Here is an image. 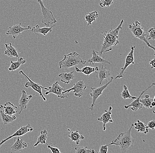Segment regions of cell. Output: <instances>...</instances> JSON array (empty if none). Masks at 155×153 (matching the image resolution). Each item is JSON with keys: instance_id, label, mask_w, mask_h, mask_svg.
Masks as SVG:
<instances>
[{"instance_id": "cell-1", "label": "cell", "mask_w": 155, "mask_h": 153, "mask_svg": "<svg viewBox=\"0 0 155 153\" xmlns=\"http://www.w3.org/2000/svg\"><path fill=\"white\" fill-rule=\"evenodd\" d=\"M124 20H121L119 26L116 28L108 30L105 32V34L101 32L103 38H104L103 42L102 45L101 49L100 54L102 55V54H105L106 52L111 51L113 46H116L117 45L120 43L118 41L119 32L122 29V25L124 23Z\"/></svg>"}, {"instance_id": "cell-2", "label": "cell", "mask_w": 155, "mask_h": 153, "mask_svg": "<svg viewBox=\"0 0 155 153\" xmlns=\"http://www.w3.org/2000/svg\"><path fill=\"white\" fill-rule=\"evenodd\" d=\"M133 125L132 124L130 128L127 131L120 134L114 141H112L110 144H108V146L115 145L119 146L121 152L123 153H126L127 150L130 149L133 146L134 142V139L131 135Z\"/></svg>"}, {"instance_id": "cell-3", "label": "cell", "mask_w": 155, "mask_h": 153, "mask_svg": "<svg viewBox=\"0 0 155 153\" xmlns=\"http://www.w3.org/2000/svg\"><path fill=\"white\" fill-rule=\"evenodd\" d=\"M87 61L82 59L79 54L75 52L70 53L68 55H64V58L59 63L60 69L64 68L67 72H68V68L78 65L86 64Z\"/></svg>"}, {"instance_id": "cell-4", "label": "cell", "mask_w": 155, "mask_h": 153, "mask_svg": "<svg viewBox=\"0 0 155 153\" xmlns=\"http://www.w3.org/2000/svg\"><path fill=\"white\" fill-rule=\"evenodd\" d=\"M129 28L132 33L134 37L144 42L145 44L147 45L148 47L152 48L155 52V45L150 44V42L147 39V35L144 32L143 28L141 27V24L138 20H136L135 22L133 23L132 25H130L129 26Z\"/></svg>"}, {"instance_id": "cell-5", "label": "cell", "mask_w": 155, "mask_h": 153, "mask_svg": "<svg viewBox=\"0 0 155 153\" xmlns=\"http://www.w3.org/2000/svg\"><path fill=\"white\" fill-rule=\"evenodd\" d=\"M38 3L39 4L41 8V13L42 17V24L45 26H48L51 24H55L57 23V20L55 19L53 13L51 11L48 10L44 5L42 1L43 0H37Z\"/></svg>"}, {"instance_id": "cell-6", "label": "cell", "mask_w": 155, "mask_h": 153, "mask_svg": "<svg viewBox=\"0 0 155 153\" xmlns=\"http://www.w3.org/2000/svg\"><path fill=\"white\" fill-rule=\"evenodd\" d=\"M19 73L20 74H22V75H23L26 79H28V81L25 84V88H32L33 89L34 91L38 93L39 95L41 97L42 99H43L44 101H46V98L44 96L43 94H42V89H44L46 90H48V88H44V87H42V86H41L40 84H38V83H35V82H34L33 81H32V80L24 73L23 71L20 70V71H19Z\"/></svg>"}, {"instance_id": "cell-7", "label": "cell", "mask_w": 155, "mask_h": 153, "mask_svg": "<svg viewBox=\"0 0 155 153\" xmlns=\"http://www.w3.org/2000/svg\"><path fill=\"white\" fill-rule=\"evenodd\" d=\"M113 79H114V78H113L112 76H111V80L109 81V82L105 84V85L101 86V87H99L98 88H92V87L91 88L92 92L90 93V95H91V97L92 98V104L91 105V107L89 108V109H91V111H93L94 110V107L96 101L97 99L101 95L104 90L108 86V85L112 83Z\"/></svg>"}, {"instance_id": "cell-8", "label": "cell", "mask_w": 155, "mask_h": 153, "mask_svg": "<svg viewBox=\"0 0 155 153\" xmlns=\"http://www.w3.org/2000/svg\"><path fill=\"white\" fill-rule=\"evenodd\" d=\"M135 46H131V50L130 53L127 55L125 60V63L124 67L121 68L120 71L118 75L115 77V79L121 78L124 76V73L125 71L127 69V68L130 65H133L134 64V49Z\"/></svg>"}, {"instance_id": "cell-9", "label": "cell", "mask_w": 155, "mask_h": 153, "mask_svg": "<svg viewBox=\"0 0 155 153\" xmlns=\"http://www.w3.org/2000/svg\"><path fill=\"white\" fill-rule=\"evenodd\" d=\"M73 85V87L71 88L64 90L63 91V93H68L71 91H73V93L75 96L81 97L83 95V92L87 88V86L85 85L84 81L83 80H80L74 84Z\"/></svg>"}, {"instance_id": "cell-10", "label": "cell", "mask_w": 155, "mask_h": 153, "mask_svg": "<svg viewBox=\"0 0 155 153\" xmlns=\"http://www.w3.org/2000/svg\"><path fill=\"white\" fill-rule=\"evenodd\" d=\"M31 26L29 25L27 28H23L21 26V23L13 25V26H10L9 29L7 31L6 34L10 35L12 36L13 38L15 39L16 37L19 36L21 35L22 32L26 30H31Z\"/></svg>"}, {"instance_id": "cell-11", "label": "cell", "mask_w": 155, "mask_h": 153, "mask_svg": "<svg viewBox=\"0 0 155 153\" xmlns=\"http://www.w3.org/2000/svg\"><path fill=\"white\" fill-rule=\"evenodd\" d=\"M48 91L45 93V95H48L49 93L55 94L58 96V98H68L67 95L63 93V91H64V89L59 85L58 81L52 84L50 87L48 88Z\"/></svg>"}, {"instance_id": "cell-12", "label": "cell", "mask_w": 155, "mask_h": 153, "mask_svg": "<svg viewBox=\"0 0 155 153\" xmlns=\"http://www.w3.org/2000/svg\"><path fill=\"white\" fill-rule=\"evenodd\" d=\"M33 131V128L31 126L30 124H28V125L24 126L21 127L15 133H14V134L12 135H9L8 138L2 140V142H0V148H1L2 145L4 143H5L6 141L9 140L12 137L22 136V135L26 134V133H28L30 131Z\"/></svg>"}, {"instance_id": "cell-13", "label": "cell", "mask_w": 155, "mask_h": 153, "mask_svg": "<svg viewBox=\"0 0 155 153\" xmlns=\"http://www.w3.org/2000/svg\"><path fill=\"white\" fill-rule=\"evenodd\" d=\"M155 85V83H153L151 86L148 87L147 88L144 90V91L141 93V94H140V96H139L138 98H137L134 99V101H133L129 105H125V109H128V108H129L130 107H131V110L134 111H137V110H138V109H141V108H142L143 105H142V103H141L140 101V97H141V96L143 95V94H144L146 91L149 90V89L152 88L153 86H154Z\"/></svg>"}, {"instance_id": "cell-14", "label": "cell", "mask_w": 155, "mask_h": 153, "mask_svg": "<svg viewBox=\"0 0 155 153\" xmlns=\"http://www.w3.org/2000/svg\"><path fill=\"white\" fill-rule=\"evenodd\" d=\"M32 97V95H28L25 91H22V95L19 101V106L20 109L19 114H20L22 111L27 109L28 103Z\"/></svg>"}, {"instance_id": "cell-15", "label": "cell", "mask_w": 155, "mask_h": 153, "mask_svg": "<svg viewBox=\"0 0 155 153\" xmlns=\"http://www.w3.org/2000/svg\"><path fill=\"white\" fill-rule=\"evenodd\" d=\"M98 72L97 77L98 79V84L99 86H101L103 80H106L109 79L110 76V71L107 69L106 67L104 65H102L101 68H99Z\"/></svg>"}, {"instance_id": "cell-16", "label": "cell", "mask_w": 155, "mask_h": 153, "mask_svg": "<svg viewBox=\"0 0 155 153\" xmlns=\"http://www.w3.org/2000/svg\"><path fill=\"white\" fill-rule=\"evenodd\" d=\"M92 54L93 56L88 61V62H89L91 65H94V64L95 63H101L110 64V63L104 57H101V55L100 54L99 52L93 50L92 51Z\"/></svg>"}, {"instance_id": "cell-17", "label": "cell", "mask_w": 155, "mask_h": 153, "mask_svg": "<svg viewBox=\"0 0 155 153\" xmlns=\"http://www.w3.org/2000/svg\"><path fill=\"white\" fill-rule=\"evenodd\" d=\"M112 107L110 106L109 107V109L108 110H105V113L101 117L99 118H98L97 120L100 121L102 122L103 123V130H106V124L108 122H113V121L111 118V110H112Z\"/></svg>"}, {"instance_id": "cell-18", "label": "cell", "mask_w": 155, "mask_h": 153, "mask_svg": "<svg viewBox=\"0 0 155 153\" xmlns=\"http://www.w3.org/2000/svg\"><path fill=\"white\" fill-rule=\"evenodd\" d=\"M0 109L4 110L6 114L11 116L14 115L18 112L17 106H15L11 102H6L4 105H0Z\"/></svg>"}, {"instance_id": "cell-19", "label": "cell", "mask_w": 155, "mask_h": 153, "mask_svg": "<svg viewBox=\"0 0 155 153\" xmlns=\"http://www.w3.org/2000/svg\"><path fill=\"white\" fill-rule=\"evenodd\" d=\"M28 147V144L24 142V140L20 138V136H18L16 141L15 140L14 144L11 147L12 151L18 152L21 151L24 148Z\"/></svg>"}, {"instance_id": "cell-20", "label": "cell", "mask_w": 155, "mask_h": 153, "mask_svg": "<svg viewBox=\"0 0 155 153\" xmlns=\"http://www.w3.org/2000/svg\"><path fill=\"white\" fill-rule=\"evenodd\" d=\"M55 25H53L50 28L43 27V28H41L39 25H36L35 27H33L31 30V32H34L35 34H41L43 35L44 36H46L48 32H52V28Z\"/></svg>"}, {"instance_id": "cell-21", "label": "cell", "mask_w": 155, "mask_h": 153, "mask_svg": "<svg viewBox=\"0 0 155 153\" xmlns=\"http://www.w3.org/2000/svg\"><path fill=\"white\" fill-rule=\"evenodd\" d=\"M6 49L5 50L4 54L11 58H19L18 52L17 49H15L14 46H12V43L10 42L9 45L5 44Z\"/></svg>"}, {"instance_id": "cell-22", "label": "cell", "mask_w": 155, "mask_h": 153, "mask_svg": "<svg viewBox=\"0 0 155 153\" xmlns=\"http://www.w3.org/2000/svg\"><path fill=\"white\" fill-rule=\"evenodd\" d=\"M75 70L77 72H82L87 76H89L91 73L94 72H97L99 70V68L98 67H91L90 66H86L83 67L82 69H79L78 68L76 67V66H74Z\"/></svg>"}, {"instance_id": "cell-23", "label": "cell", "mask_w": 155, "mask_h": 153, "mask_svg": "<svg viewBox=\"0 0 155 153\" xmlns=\"http://www.w3.org/2000/svg\"><path fill=\"white\" fill-rule=\"evenodd\" d=\"M0 114H1L2 121L5 125H8V124L12 122L16 119V116H14V115L11 116V115L6 114L4 110H2V109L0 111Z\"/></svg>"}, {"instance_id": "cell-24", "label": "cell", "mask_w": 155, "mask_h": 153, "mask_svg": "<svg viewBox=\"0 0 155 153\" xmlns=\"http://www.w3.org/2000/svg\"><path fill=\"white\" fill-rule=\"evenodd\" d=\"M133 127L137 130V132H142L146 134L149 132V128H147L145 124L140 120H137V122L134 124H133Z\"/></svg>"}, {"instance_id": "cell-25", "label": "cell", "mask_w": 155, "mask_h": 153, "mask_svg": "<svg viewBox=\"0 0 155 153\" xmlns=\"http://www.w3.org/2000/svg\"><path fill=\"white\" fill-rule=\"evenodd\" d=\"M73 71L68 73H62L59 74L58 76L60 77L61 82L65 84H69L71 81L74 79V75L73 74Z\"/></svg>"}, {"instance_id": "cell-26", "label": "cell", "mask_w": 155, "mask_h": 153, "mask_svg": "<svg viewBox=\"0 0 155 153\" xmlns=\"http://www.w3.org/2000/svg\"><path fill=\"white\" fill-rule=\"evenodd\" d=\"M26 62V61L23 59L22 57L18 58L17 61L16 62H11V65L8 68V70L11 72H13L19 69L21 65L24 64Z\"/></svg>"}, {"instance_id": "cell-27", "label": "cell", "mask_w": 155, "mask_h": 153, "mask_svg": "<svg viewBox=\"0 0 155 153\" xmlns=\"http://www.w3.org/2000/svg\"><path fill=\"white\" fill-rule=\"evenodd\" d=\"M79 131L76 130L75 131H71L70 135H68V137H69L71 140L72 142L76 143L77 145L79 144L81 140L84 139V137L82 135H80L79 134Z\"/></svg>"}, {"instance_id": "cell-28", "label": "cell", "mask_w": 155, "mask_h": 153, "mask_svg": "<svg viewBox=\"0 0 155 153\" xmlns=\"http://www.w3.org/2000/svg\"><path fill=\"white\" fill-rule=\"evenodd\" d=\"M98 16L99 14L97 11H94L86 14L85 18L87 23V26L92 25V22L94 21Z\"/></svg>"}, {"instance_id": "cell-29", "label": "cell", "mask_w": 155, "mask_h": 153, "mask_svg": "<svg viewBox=\"0 0 155 153\" xmlns=\"http://www.w3.org/2000/svg\"><path fill=\"white\" fill-rule=\"evenodd\" d=\"M153 101H155V96L153 98H151L148 95H145L144 98L140 99V101L142 103V105L147 109L153 108V106L151 105V103Z\"/></svg>"}, {"instance_id": "cell-30", "label": "cell", "mask_w": 155, "mask_h": 153, "mask_svg": "<svg viewBox=\"0 0 155 153\" xmlns=\"http://www.w3.org/2000/svg\"><path fill=\"white\" fill-rule=\"evenodd\" d=\"M41 135L38 138L36 143L34 145V147H37L39 143L41 144H46V141L47 138V132L46 130H44L40 132Z\"/></svg>"}, {"instance_id": "cell-31", "label": "cell", "mask_w": 155, "mask_h": 153, "mask_svg": "<svg viewBox=\"0 0 155 153\" xmlns=\"http://www.w3.org/2000/svg\"><path fill=\"white\" fill-rule=\"evenodd\" d=\"M123 88H124V90L121 92L120 95L124 99L130 98L133 100L137 98L136 97L132 96L131 95L126 85H124L123 86Z\"/></svg>"}, {"instance_id": "cell-32", "label": "cell", "mask_w": 155, "mask_h": 153, "mask_svg": "<svg viewBox=\"0 0 155 153\" xmlns=\"http://www.w3.org/2000/svg\"><path fill=\"white\" fill-rule=\"evenodd\" d=\"M76 153H94L95 151L93 149H87V147H76L75 148Z\"/></svg>"}, {"instance_id": "cell-33", "label": "cell", "mask_w": 155, "mask_h": 153, "mask_svg": "<svg viewBox=\"0 0 155 153\" xmlns=\"http://www.w3.org/2000/svg\"><path fill=\"white\" fill-rule=\"evenodd\" d=\"M149 32V35H147V38L148 40H155V28H150L148 31Z\"/></svg>"}, {"instance_id": "cell-34", "label": "cell", "mask_w": 155, "mask_h": 153, "mask_svg": "<svg viewBox=\"0 0 155 153\" xmlns=\"http://www.w3.org/2000/svg\"><path fill=\"white\" fill-rule=\"evenodd\" d=\"M101 1L99 5L102 8L109 7L113 4V0H100Z\"/></svg>"}, {"instance_id": "cell-35", "label": "cell", "mask_w": 155, "mask_h": 153, "mask_svg": "<svg viewBox=\"0 0 155 153\" xmlns=\"http://www.w3.org/2000/svg\"><path fill=\"white\" fill-rule=\"evenodd\" d=\"M107 146L108 145H103V146H101L100 148V151L97 152L98 153H107V150H108V148Z\"/></svg>"}, {"instance_id": "cell-36", "label": "cell", "mask_w": 155, "mask_h": 153, "mask_svg": "<svg viewBox=\"0 0 155 153\" xmlns=\"http://www.w3.org/2000/svg\"><path fill=\"white\" fill-rule=\"evenodd\" d=\"M46 144L47 145V147L48 149H50L51 150V151L53 153H61V151H60L59 149L57 148H55V147H53L52 146H50V145H48L46 143Z\"/></svg>"}, {"instance_id": "cell-37", "label": "cell", "mask_w": 155, "mask_h": 153, "mask_svg": "<svg viewBox=\"0 0 155 153\" xmlns=\"http://www.w3.org/2000/svg\"><path fill=\"white\" fill-rule=\"evenodd\" d=\"M146 127L147 128H150L152 130L154 129L155 128V121L154 120H152V121L149 122L146 125Z\"/></svg>"}, {"instance_id": "cell-38", "label": "cell", "mask_w": 155, "mask_h": 153, "mask_svg": "<svg viewBox=\"0 0 155 153\" xmlns=\"http://www.w3.org/2000/svg\"><path fill=\"white\" fill-rule=\"evenodd\" d=\"M150 64L152 65L151 67V68H155V58L153 59L152 60H150Z\"/></svg>"}, {"instance_id": "cell-39", "label": "cell", "mask_w": 155, "mask_h": 153, "mask_svg": "<svg viewBox=\"0 0 155 153\" xmlns=\"http://www.w3.org/2000/svg\"><path fill=\"white\" fill-rule=\"evenodd\" d=\"M151 105H152L153 107H154V106H155V101H152V103H151Z\"/></svg>"}, {"instance_id": "cell-40", "label": "cell", "mask_w": 155, "mask_h": 153, "mask_svg": "<svg viewBox=\"0 0 155 153\" xmlns=\"http://www.w3.org/2000/svg\"><path fill=\"white\" fill-rule=\"evenodd\" d=\"M116 1H117V0H116Z\"/></svg>"}]
</instances>
